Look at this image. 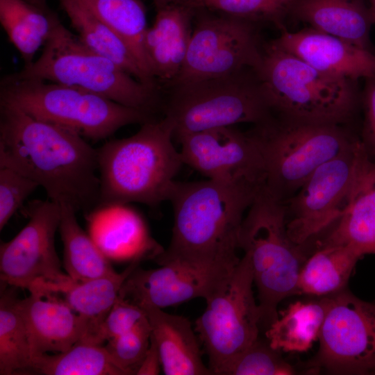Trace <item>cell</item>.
I'll use <instances>...</instances> for the list:
<instances>
[{"instance_id": "obj_1", "label": "cell", "mask_w": 375, "mask_h": 375, "mask_svg": "<svg viewBox=\"0 0 375 375\" xmlns=\"http://www.w3.org/2000/svg\"><path fill=\"white\" fill-rule=\"evenodd\" d=\"M0 167L42 186L49 199L86 214L99 203L97 149L76 132L0 105Z\"/></svg>"}, {"instance_id": "obj_2", "label": "cell", "mask_w": 375, "mask_h": 375, "mask_svg": "<svg viewBox=\"0 0 375 375\" xmlns=\"http://www.w3.org/2000/svg\"><path fill=\"white\" fill-rule=\"evenodd\" d=\"M263 185L207 179L175 181L168 201L174 225L169 245L154 260L231 272L245 214Z\"/></svg>"}, {"instance_id": "obj_3", "label": "cell", "mask_w": 375, "mask_h": 375, "mask_svg": "<svg viewBox=\"0 0 375 375\" xmlns=\"http://www.w3.org/2000/svg\"><path fill=\"white\" fill-rule=\"evenodd\" d=\"M174 137V124L165 116L142 124L130 137L109 140L97 149V207L140 203L156 208L168 201L174 177L184 164Z\"/></svg>"}, {"instance_id": "obj_4", "label": "cell", "mask_w": 375, "mask_h": 375, "mask_svg": "<svg viewBox=\"0 0 375 375\" xmlns=\"http://www.w3.org/2000/svg\"><path fill=\"white\" fill-rule=\"evenodd\" d=\"M256 73L273 115L287 121L342 125L361 101L357 81L321 72L274 40Z\"/></svg>"}, {"instance_id": "obj_5", "label": "cell", "mask_w": 375, "mask_h": 375, "mask_svg": "<svg viewBox=\"0 0 375 375\" xmlns=\"http://www.w3.org/2000/svg\"><path fill=\"white\" fill-rule=\"evenodd\" d=\"M239 249L252 265L260 322L267 328L278 318L277 307L284 299L298 294V278L307 259L301 247L290 237L284 203L263 185L242 221Z\"/></svg>"}, {"instance_id": "obj_6", "label": "cell", "mask_w": 375, "mask_h": 375, "mask_svg": "<svg viewBox=\"0 0 375 375\" xmlns=\"http://www.w3.org/2000/svg\"><path fill=\"white\" fill-rule=\"evenodd\" d=\"M0 105L71 129L94 141L106 139L133 124L152 120V114L95 93L16 73L0 83Z\"/></svg>"}, {"instance_id": "obj_7", "label": "cell", "mask_w": 375, "mask_h": 375, "mask_svg": "<svg viewBox=\"0 0 375 375\" xmlns=\"http://www.w3.org/2000/svg\"><path fill=\"white\" fill-rule=\"evenodd\" d=\"M16 74L81 88L151 114L158 105V86L138 80L92 51L60 22L39 58Z\"/></svg>"}, {"instance_id": "obj_8", "label": "cell", "mask_w": 375, "mask_h": 375, "mask_svg": "<svg viewBox=\"0 0 375 375\" xmlns=\"http://www.w3.org/2000/svg\"><path fill=\"white\" fill-rule=\"evenodd\" d=\"M169 86L165 116L176 138L241 123L261 124L274 117L254 69Z\"/></svg>"}, {"instance_id": "obj_9", "label": "cell", "mask_w": 375, "mask_h": 375, "mask_svg": "<svg viewBox=\"0 0 375 375\" xmlns=\"http://www.w3.org/2000/svg\"><path fill=\"white\" fill-rule=\"evenodd\" d=\"M259 144L267 190L280 201L291 198L325 162L357 139L342 125L287 121L274 116L251 130Z\"/></svg>"}, {"instance_id": "obj_10", "label": "cell", "mask_w": 375, "mask_h": 375, "mask_svg": "<svg viewBox=\"0 0 375 375\" xmlns=\"http://www.w3.org/2000/svg\"><path fill=\"white\" fill-rule=\"evenodd\" d=\"M252 265L247 254L206 299V308L194 331L203 344L212 374L224 369L258 339L261 314L252 286Z\"/></svg>"}, {"instance_id": "obj_11", "label": "cell", "mask_w": 375, "mask_h": 375, "mask_svg": "<svg viewBox=\"0 0 375 375\" xmlns=\"http://www.w3.org/2000/svg\"><path fill=\"white\" fill-rule=\"evenodd\" d=\"M257 23L199 8L182 67L169 85L259 69L263 45Z\"/></svg>"}, {"instance_id": "obj_12", "label": "cell", "mask_w": 375, "mask_h": 375, "mask_svg": "<svg viewBox=\"0 0 375 375\" xmlns=\"http://www.w3.org/2000/svg\"><path fill=\"white\" fill-rule=\"evenodd\" d=\"M374 161L361 140L316 169L284 203L287 229L299 245L331 227L340 217L355 184Z\"/></svg>"}, {"instance_id": "obj_13", "label": "cell", "mask_w": 375, "mask_h": 375, "mask_svg": "<svg viewBox=\"0 0 375 375\" xmlns=\"http://www.w3.org/2000/svg\"><path fill=\"white\" fill-rule=\"evenodd\" d=\"M329 297L312 362L333 374L375 373V304L346 289Z\"/></svg>"}, {"instance_id": "obj_14", "label": "cell", "mask_w": 375, "mask_h": 375, "mask_svg": "<svg viewBox=\"0 0 375 375\" xmlns=\"http://www.w3.org/2000/svg\"><path fill=\"white\" fill-rule=\"evenodd\" d=\"M26 225L0 245L2 283L29 290L33 285H58L72 280L61 270L55 247L60 206L50 199L35 200L28 206Z\"/></svg>"}, {"instance_id": "obj_15", "label": "cell", "mask_w": 375, "mask_h": 375, "mask_svg": "<svg viewBox=\"0 0 375 375\" xmlns=\"http://www.w3.org/2000/svg\"><path fill=\"white\" fill-rule=\"evenodd\" d=\"M176 138L183 163L208 179L264 185L262 156L251 131L226 126Z\"/></svg>"}, {"instance_id": "obj_16", "label": "cell", "mask_w": 375, "mask_h": 375, "mask_svg": "<svg viewBox=\"0 0 375 375\" xmlns=\"http://www.w3.org/2000/svg\"><path fill=\"white\" fill-rule=\"evenodd\" d=\"M229 273L179 262L148 270L138 266L119 295L139 306L166 308L197 297L206 299Z\"/></svg>"}, {"instance_id": "obj_17", "label": "cell", "mask_w": 375, "mask_h": 375, "mask_svg": "<svg viewBox=\"0 0 375 375\" xmlns=\"http://www.w3.org/2000/svg\"><path fill=\"white\" fill-rule=\"evenodd\" d=\"M274 40L321 72L354 81L375 78V53L335 36L306 27L284 30Z\"/></svg>"}, {"instance_id": "obj_18", "label": "cell", "mask_w": 375, "mask_h": 375, "mask_svg": "<svg viewBox=\"0 0 375 375\" xmlns=\"http://www.w3.org/2000/svg\"><path fill=\"white\" fill-rule=\"evenodd\" d=\"M86 215L90 236L109 260H154L164 251L128 204L99 206Z\"/></svg>"}, {"instance_id": "obj_19", "label": "cell", "mask_w": 375, "mask_h": 375, "mask_svg": "<svg viewBox=\"0 0 375 375\" xmlns=\"http://www.w3.org/2000/svg\"><path fill=\"white\" fill-rule=\"evenodd\" d=\"M29 291L19 300V308L33 357L64 352L85 337V321L63 300L37 289Z\"/></svg>"}, {"instance_id": "obj_20", "label": "cell", "mask_w": 375, "mask_h": 375, "mask_svg": "<svg viewBox=\"0 0 375 375\" xmlns=\"http://www.w3.org/2000/svg\"><path fill=\"white\" fill-rule=\"evenodd\" d=\"M197 9L171 4L156 9L153 25L147 28L144 46L156 80L168 85L178 74L191 39Z\"/></svg>"}, {"instance_id": "obj_21", "label": "cell", "mask_w": 375, "mask_h": 375, "mask_svg": "<svg viewBox=\"0 0 375 375\" xmlns=\"http://www.w3.org/2000/svg\"><path fill=\"white\" fill-rule=\"evenodd\" d=\"M140 307L150 323L165 374H212L202 362L197 336L187 318L167 313L153 306Z\"/></svg>"}, {"instance_id": "obj_22", "label": "cell", "mask_w": 375, "mask_h": 375, "mask_svg": "<svg viewBox=\"0 0 375 375\" xmlns=\"http://www.w3.org/2000/svg\"><path fill=\"white\" fill-rule=\"evenodd\" d=\"M291 17L372 50L370 31L375 22L364 0H298Z\"/></svg>"}, {"instance_id": "obj_23", "label": "cell", "mask_w": 375, "mask_h": 375, "mask_svg": "<svg viewBox=\"0 0 375 375\" xmlns=\"http://www.w3.org/2000/svg\"><path fill=\"white\" fill-rule=\"evenodd\" d=\"M318 246L341 245L375 254V165L356 182L340 217Z\"/></svg>"}, {"instance_id": "obj_24", "label": "cell", "mask_w": 375, "mask_h": 375, "mask_svg": "<svg viewBox=\"0 0 375 375\" xmlns=\"http://www.w3.org/2000/svg\"><path fill=\"white\" fill-rule=\"evenodd\" d=\"M133 261L122 272L85 281L40 287L44 292L61 294L63 300L85 321L87 331L81 340L93 343L99 327L117 299L120 290L130 274L139 266Z\"/></svg>"}, {"instance_id": "obj_25", "label": "cell", "mask_w": 375, "mask_h": 375, "mask_svg": "<svg viewBox=\"0 0 375 375\" xmlns=\"http://www.w3.org/2000/svg\"><path fill=\"white\" fill-rule=\"evenodd\" d=\"M0 22L27 66L60 21L46 0H0Z\"/></svg>"}, {"instance_id": "obj_26", "label": "cell", "mask_w": 375, "mask_h": 375, "mask_svg": "<svg viewBox=\"0 0 375 375\" xmlns=\"http://www.w3.org/2000/svg\"><path fill=\"white\" fill-rule=\"evenodd\" d=\"M81 41L95 53L112 60L138 80L153 86L157 82L142 69L128 46L78 0H59Z\"/></svg>"}, {"instance_id": "obj_27", "label": "cell", "mask_w": 375, "mask_h": 375, "mask_svg": "<svg viewBox=\"0 0 375 375\" xmlns=\"http://www.w3.org/2000/svg\"><path fill=\"white\" fill-rule=\"evenodd\" d=\"M328 305V296L290 304L265 332L271 347L283 352L308 351L319 339Z\"/></svg>"}, {"instance_id": "obj_28", "label": "cell", "mask_w": 375, "mask_h": 375, "mask_svg": "<svg viewBox=\"0 0 375 375\" xmlns=\"http://www.w3.org/2000/svg\"><path fill=\"white\" fill-rule=\"evenodd\" d=\"M360 256L341 245L317 246L300 271L299 294L324 297L346 289L352 271Z\"/></svg>"}, {"instance_id": "obj_29", "label": "cell", "mask_w": 375, "mask_h": 375, "mask_svg": "<svg viewBox=\"0 0 375 375\" xmlns=\"http://www.w3.org/2000/svg\"><path fill=\"white\" fill-rule=\"evenodd\" d=\"M60 206L59 231L67 274L74 281H85L115 272L110 260L78 224L75 210L68 206Z\"/></svg>"}, {"instance_id": "obj_30", "label": "cell", "mask_w": 375, "mask_h": 375, "mask_svg": "<svg viewBox=\"0 0 375 375\" xmlns=\"http://www.w3.org/2000/svg\"><path fill=\"white\" fill-rule=\"evenodd\" d=\"M112 29L131 49L144 72L153 78L144 39L147 31L146 9L140 0H78Z\"/></svg>"}, {"instance_id": "obj_31", "label": "cell", "mask_w": 375, "mask_h": 375, "mask_svg": "<svg viewBox=\"0 0 375 375\" xmlns=\"http://www.w3.org/2000/svg\"><path fill=\"white\" fill-rule=\"evenodd\" d=\"M1 282L0 298V374L28 372L32 353L15 287Z\"/></svg>"}, {"instance_id": "obj_32", "label": "cell", "mask_w": 375, "mask_h": 375, "mask_svg": "<svg viewBox=\"0 0 375 375\" xmlns=\"http://www.w3.org/2000/svg\"><path fill=\"white\" fill-rule=\"evenodd\" d=\"M28 372L44 375H126L104 345L80 340L68 350L35 356Z\"/></svg>"}, {"instance_id": "obj_33", "label": "cell", "mask_w": 375, "mask_h": 375, "mask_svg": "<svg viewBox=\"0 0 375 375\" xmlns=\"http://www.w3.org/2000/svg\"><path fill=\"white\" fill-rule=\"evenodd\" d=\"M298 0H201L199 8L239 17L261 24L269 23L281 31Z\"/></svg>"}, {"instance_id": "obj_34", "label": "cell", "mask_w": 375, "mask_h": 375, "mask_svg": "<svg viewBox=\"0 0 375 375\" xmlns=\"http://www.w3.org/2000/svg\"><path fill=\"white\" fill-rule=\"evenodd\" d=\"M294 366L285 360L280 351L269 342L259 338L238 355L223 371L222 375H292Z\"/></svg>"}, {"instance_id": "obj_35", "label": "cell", "mask_w": 375, "mask_h": 375, "mask_svg": "<svg viewBox=\"0 0 375 375\" xmlns=\"http://www.w3.org/2000/svg\"><path fill=\"white\" fill-rule=\"evenodd\" d=\"M151 327L147 316L128 332L104 345L115 365L126 375L136 374L150 345Z\"/></svg>"}, {"instance_id": "obj_36", "label": "cell", "mask_w": 375, "mask_h": 375, "mask_svg": "<svg viewBox=\"0 0 375 375\" xmlns=\"http://www.w3.org/2000/svg\"><path fill=\"white\" fill-rule=\"evenodd\" d=\"M38 187L36 182L18 172L0 167V231Z\"/></svg>"}, {"instance_id": "obj_37", "label": "cell", "mask_w": 375, "mask_h": 375, "mask_svg": "<svg viewBox=\"0 0 375 375\" xmlns=\"http://www.w3.org/2000/svg\"><path fill=\"white\" fill-rule=\"evenodd\" d=\"M145 316L140 306L119 295L99 327L93 343L103 345L105 342L128 332Z\"/></svg>"}, {"instance_id": "obj_38", "label": "cell", "mask_w": 375, "mask_h": 375, "mask_svg": "<svg viewBox=\"0 0 375 375\" xmlns=\"http://www.w3.org/2000/svg\"><path fill=\"white\" fill-rule=\"evenodd\" d=\"M360 103L364 114L361 142L375 161V78L365 80Z\"/></svg>"}, {"instance_id": "obj_39", "label": "cell", "mask_w": 375, "mask_h": 375, "mask_svg": "<svg viewBox=\"0 0 375 375\" xmlns=\"http://www.w3.org/2000/svg\"><path fill=\"white\" fill-rule=\"evenodd\" d=\"M162 368L161 359L157 344L151 335L150 345L143 361L137 371V375H156Z\"/></svg>"}, {"instance_id": "obj_40", "label": "cell", "mask_w": 375, "mask_h": 375, "mask_svg": "<svg viewBox=\"0 0 375 375\" xmlns=\"http://www.w3.org/2000/svg\"><path fill=\"white\" fill-rule=\"evenodd\" d=\"M156 9L171 4H181L191 6L198 9V5L201 0H151Z\"/></svg>"}, {"instance_id": "obj_41", "label": "cell", "mask_w": 375, "mask_h": 375, "mask_svg": "<svg viewBox=\"0 0 375 375\" xmlns=\"http://www.w3.org/2000/svg\"><path fill=\"white\" fill-rule=\"evenodd\" d=\"M369 1H370V6L369 7V8L374 18V20L375 22V0H369Z\"/></svg>"}, {"instance_id": "obj_42", "label": "cell", "mask_w": 375, "mask_h": 375, "mask_svg": "<svg viewBox=\"0 0 375 375\" xmlns=\"http://www.w3.org/2000/svg\"><path fill=\"white\" fill-rule=\"evenodd\" d=\"M374 374H375V373H374Z\"/></svg>"}]
</instances>
